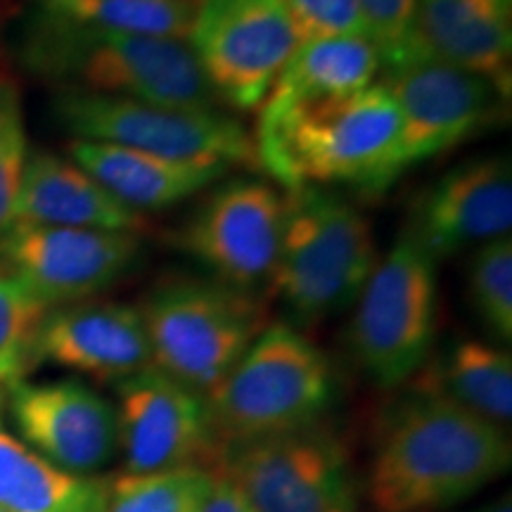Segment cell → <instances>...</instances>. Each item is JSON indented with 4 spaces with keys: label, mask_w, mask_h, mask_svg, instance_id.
Here are the masks:
<instances>
[{
    "label": "cell",
    "mask_w": 512,
    "mask_h": 512,
    "mask_svg": "<svg viewBox=\"0 0 512 512\" xmlns=\"http://www.w3.org/2000/svg\"><path fill=\"white\" fill-rule=\"evenodd\" d=\"M510 465L503 427L418 382L382 422L368 496L377 512H432L494 484Z\"/></svg>",
    "instance_id": "obj_1"
},
{
    "label": "cell",
    "mask_w": 512,
    "mask_h": 512,
    "mask_svg": "<svg viewBox=\"0 0 512 512\" xmlns=\"http://www.w3.org/2000/svg\"><path fill=\"white\" fill-rule=\"evenodd\" d=\"M254 143L261 169L287 192L306 185L382 192L408 169L401 112L382 83L259 119Z\"/></svg>",
    "instance_id": "obj_2"
},
{
    "label": "cell",
    "mask_w": 512,
    "mask_h": 512,
    "mask_svg": "<svg viewBox=\"0 0 512 512\" xmlns=\"http://www.w3.org/2000/svg\"><path fill=\"white\" fill-rule=\"evenodd\" d=\"M27 55L38 74L64 81L67 91L183 110L219 105L188 41L117 34L43 15Z\"/></svg>",
    "instance_id": "obj_3"
},
{
    "label": "cell",
    "mask_w": 512,
    "mask_h": 512,
    "mask_svg": "<svg viewBox=\"0 0 512 512\" xmlns=\"http://www.w3.org/2000/svg\"><path fill=\"white\" fill-rule=\"evenodd\" d=\"M377 264L373 228L328 188L290 190L271 287L299 323L347 311Z\"/></svg>",
    "instance_id": "obj_4"
},
{
    "label": "cell",
    "mask_w": 512,
    "mask_h": 512,
    "mask_svg": "<svg viewBox=\"0 0 512 512\" xmlns=\"http://www.w3.org/2000/svg\"><path fill=\"white\" fill-rule=\"evenodd\" d=\"M332 396L328 356L290 323H268L207 403L223 451L318 425Z\"/></svg>",
    "instance_id": "obj_5"
},
{
    "label": "cell",
    "mask_w": 512,
    "mask_h": 512,
    "mask_svg": "<svg viewBox=\"0 0 512 512\" xmlns=\"http://www.w3.org/2000/svg\"><path fill=\"white\" fill-rule=\"evenodd\" d=\"M138 309L152 366L204 396L219 387L268 325L259 294L214 278L164 280Z\"/></svg>",
    "instance_id": "obj_6"
},
{
    "label": "cell",
    "mask_w": 512,
    "mask_h": 512,
    "mask_svg": "<svg viewBox=\"0 0 512 512\" xmlns=\"http://www.w3.org/2000/svg\"><path fill=\"white\" fill-rule=\"evenodd\" d=\"M437 335V261L408 230L377 261L356 299L349 344L358 368L382 389L415 377Z\"/></svg>",
    "instance_id": "obj_7"
},
{
    "label": "cell",
    "mask_w": 512,
    "mask_h": 512,
    "mask_svg": "<svg viewBox=\"0 0 512 512\" xmlns=\"http://www.w3.org/2000/svg\"><path fill=\"white\" fill-rule=\"evenodd\" d=\"M53 112L79 140L131 147L176 162L261 169L252 133L216 110L64 91L53 102Z\"/></svg>",
    "instance_id": "obj_8"
},
{
    "label": "cell",
    "mask_w": 512,
    "mask_h": 512,
    "mask_svg": "<svg viewBox=\"0 0 512 512\" xmlns=\"http://www.w3.org/2000/svg\"><path fill=\"white\" fill-rule=\"evenodd\" d=\"M188 46L216 102L254 112L299 38L283 0H195Z\"/></svg>",
    "instance_id": "obj_9"
},
{
    "label": "cell",
    "mask_w": 512,
    "mask_h": 512,
    "mask_svg": "<svg viewBox=\"0 0 512 512\" xmlns=\"http://www.w3.org/2000/svg\"><path fill=\"white\" fill-rule=\"evenodd\" d=\"M221 472L254 512H358L347 451L318 425L226 446Z\"/></svg>",
    "instance_id": "obj_10"
},
{
    "label": "cell",
    "mask_w": 512,
    "mask_h": 512,
    "mask_svg": "<svg viewBox=\"0 0 512 512\" xmlns=\"http://www.w3.org/2000/svg\"><path fill=\"white\" fill-rule=\"evenodd\" d=\"M283 211L285 200L271 183L233 178L211 190L178 228L174 242L214 280L256 292L273 283Z\"/></svg>",
    "instance_id": "obj_11"
},
{
    "label": "cell",
    "mask_w": 512,
    "mask_h": 512,
    "mask_svg": "<svg viewBox=\"0 0 512 512\" xmlns=\"http://www.w3.org/2000/svg\"><path fill=\"white\" fill-rule=\"evenodd\" d=\"M380 83L401 112L408 169L498 126L510 112V88L434 60L384 69Z\"/></svg>",
    "instance_id": "obj_12"
},
{
    "label": "cell",
    "mask_w": 512,
    "mask_h": 512,
    "mask_svg": "<svg viewBox=\"0 0 512 512\" xmlns=\"http://www.w3.org/2000/svg\"><path fill=\"white\" fill-rule=\"evenodd\" d=\"M117 434L128 475L207 467L221 458L207 396L155 366L117 382Z\"/></svg>",
    "instance_id": "obj_13"
},
{
    "label": "cell",
    "mask_w": 512,
    "mask_h": 512,
    "mask_svg": "<svg viewBox=\"0 0 512 512\" xmlns=\"http://www.w3.org/2000/svg\"><path fill=\"white\" fill-rule=\"evenodd\" d=\"M140 240L117 230L10 223L0 233V266L57 309L117 283L138 261Z\"/></svg>",
    "instance_id": "obj_14"
},
{
    "label": "cell",
    "mask_w": 512,
    "mask_h": 512,
    "mask_svg": "<svg viewBox=\"0 0 512 512\" xmlns=\"http://www.w3.org/2000/svg\"><path fill=\"white\" fill-rule=\"evenodd\" d=\"M8 394L22 439L60 470L91 477L117 453V411L86 384L19 382Z\"/></svg>",
    "instance_id": "obj_15"
},
{
    "label": "cell",
    "mask_w": 512,
    "mask_h": 512,
    "mask_svg": "<svg viewBox=\"0 0 512 512\" xmlns=\"http://www.w3.org/2000/svg\"><path fill=\"white\" fill-rule=\"evenodd\" d=\"M512 228L510 159L477 157L453 166L413 204L406 230L434 261L465 247L508 238Z\"/></svg>",
    "instance_id": "obj_16"
},
{
    "label": "cell",
    "mask_w": 512,
    "mask_h": 512,
    "mask_svg": "<svg viewBox=\"0 0 512 512\" xmlns=\"http://www.w3.org/2000/svg\"><path fill=\"white\" fill-rule=\"evenodd\" d=\"M34 363L121 382L152 366L143 316L138 306L117 302H76L57 306L36 337Z\"/></svg>",
    "instance_id": "obj_17"
},
{
    "label": "cell",
    "mask_w": 512,
    "mask_h": 512,
    "mask_svg": "<svg viewBox=\"0 0 512 512\" xmlns=\"http://www.w3.org/2000/svg\"><path fill=\"white\" fill-rule=\"evenodd\" d=\"M415 48L420 60L510 88L512 0H418Z\"/></svg>",
    "instance_id": "obj_18"
},
{
    "label": "cell",
    "mask_w": 512,
    "mask_h": 512,
    "mask_svg": "<svg viewBox=\"0 0 512 512\" xmlns=\"http://www.w3.org/2000/svg\"><path fill=\"white\" fill-rule=\"evenodd\" d=\"M12 223L136 235L147 228L145 216L124 207L81 166L50 152H34L24 164Z\"/></svg>",
    "instance_id": "obj_19"
},
{
    "label": "cell",
    "mask_w": 512,
    "mask_h": 512,
    "mask_svg": "<svg viewBox=\"0 0 512 512\" xmlns=\"http://www.w3.org/2000/svg\"><path fill=\"white\" fill-rule=\"evenodd\" d=\"M69 157L136 214L176 207L228 176V166L164 159L131 147L74 138Z\"/></svg>",
    "instance_id": "obj_20"
},
{
    "label": "cell",
    "mask_w": 512,
    "mask_h": 512,
    "mask_svg": "<svg viewBox=\"0 0 512 512\" xmlns=\"http://www.w3.org/2000/svg\"><path fill=\"white\" fill-rule=\"evenodd\" d=\"M382 60L370 38H318L299 43L283 67L259 119H275L299 107L344 98L373 86Z\"/></svg>",
    "instance_id": "obj_21"
},
{
    "label": "cell",
    "mask_w": 512,
    "mask_h": 512,
    "mask_svg": "<svg viewBox=\"0 0 512 512\" xmlns=\"http://www.w3.org/2000/svg\"><path fill=\"white\" fill-rule=\"evenodd\" d=\"M110 479L72 475L0 427V510L105 512Z\"/></svg>",
    "instance_id": "obj_22"
},
{
    "label": "cell",
    "mask_w": 512,
    "mask_h": 512,
    "mask_svg": "<svg viewBox=\"0 0 512 512\" xmlns=\"http://www.w3.org/2000/svg\"><path fill=\"white\" fill-rule=\"evenodd\" d=\"M439 394L479 418L508 427L512 420V358L508 351L479 339L453 344L437 370L422 377Z\"/></svg>",
    "instance_id": "obj_23"
},
{
    "label": "cell",
    "mask_w": 512,
    "mask_h": 512,
    "mask_svg": "<svg viewBox=\"0 0 512 512\" xmlns=\"http://www.w3.org/2000/svg\"><path fill=\"white\" fill-rule=\"evenodd\" d=\"M41 10L83 27L188 41L195 0H41Z\"/></svg>",
    "instance_id": "obj_24"
},
{
    "label": "cell",
    "mask_w": 512,
    "mask_h": 512,
    "mask_svg": "<svg viewBox=\"0 0 512 512\" xmlns=\"http://www.w3.org/2000/svg\"><path fill=\"white\" fill-rule=\"evenodd\" d=\"M214 472L209 467H178L150 475L110 479L105 512H200Z\"/></svg>",
    "instance_id": "obj_25"
},
{
    "label": "cell",
    "mask_w": 512,
    "mask_h": 512,
    "mask_svg": "<svg viewBox=\"0 0 512 512\" xmlns=\"http://www.w3.org/2000/svg\"><path fill=\"white\" fill-rule=\"evenodd\" d=\"M48 313V304L0 266V387L5 392L24 382V375L36 366V337Z\"/></svg>",
    "instance_id": "obj_26"
},
{
    "label": "cell",
    "mask_w": 512,
    "mask_h": 512,
    "mask_svg": "<svg viewBox=\"0 0 512 512\" xmlns=\"http://www.w3.org/2000/svg\"><path fill=\"white\" fill-rule=\"evenodd\" d=\"M467 297L479 323L501 342L512 339V240L477 247L467 271Z\"/></svg>",
    "instance_id": "obj_27"
},
{
    "label": "cell",
    "mask_w": 512,
    "mask_h": 512,
    "mask_svg": "<svg viewBox=\"0 0 512 512\" xmlns=\"http://www.w3.org/2000/svg\"><path fill=\"white\" fill-rule=\"evenodd\" d=\"M27 128H24L19 88L0 74V233L12 223V211L27 164Z\"/></svg>",
    "instance_id": "obj_28"
},
{
    "label": "cell",
    "mask_w": 512,
    "mask_h": 512,
    "mask_svg": "<svg viewBox=\"0 0 512 512\" xmlns=\"http://www.w3.org/2000/svg\"><path fill=\"white\" fill-rule=\"evenodd\" d=\"M368 24L370 41L380 53L382 69L420 60L415 48V10L418 0H358Z\"/></svg>",
    "instance_id": "obj_29"
},
{
    "label": "cell",
    "mask_w": 512,
    "mask_h": 512,
    "mask_svg": "<svg viewBox=\"0 0 512 512\" xmlns=\"http://www.w3.org/2000/svg\"><path fill=\"white\" fill-rule=\"evenodd\" d=\"M299 43L318 38H370L358 0H283Z\"/></svg>",
    "instance_id": "obj_30"
},
{
    "label": "cell",
    "mask_w": 512,
    "mask_h": 512,
    "mask_svg": "<svg viewBox=\"0 0 512 512\" xmlns=\"http://www.w3.org/2000/svg\"><path fill=\"white\" fill-rule=\"evenodd\" d=\"M200 512H254V508L223 472H214V482L209 486Z\"/></svg>",
    "instance_id": "obj_31"
},
{
    "label": "cell",
    "mask_w": 512,
    "mask_h": 512,
    "mask_svg": "<svg viewBox=\"0 0 512 512\" xmlns=\"http://www.w3.org/2000/svg\"><path fill=\"white\" fill-rule=\"evenodd\" d=\"M475 512H512V503H510V496H503L498 498V501L484 505V508H477Z\"/></svg>",
    "instance_id": "obj_32"
},
{
    "label": "cell",
    "mask_w": 512,
    "mask_h": 512,
    "mask_svg": "<svg viewBox=\"0 0 512 512\" xmlns=\"http://www.w3.org/2000/svg\"><path fill=\"white\" fill-rule=\"evenodd\" d=\"M3 406H5V389L0 387V413H3Z\"/></svg>",
    "instance_id": "obj_33"
},
{
    "label": "cell",
    "mask_w": 512,
    "mask_h": 512,
    "mask_svg": "<svg viewBox=\"0 0 512 512\" xmlns=\"http://www.w3.org/2000/svg\"><path fill=\"white\" fill-rule=\"evenodd\" d=\"M0 512H5V510H0Z\"/></svg>",
    "instance_id": "obj_34"
}]
</instances>
